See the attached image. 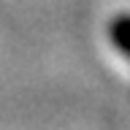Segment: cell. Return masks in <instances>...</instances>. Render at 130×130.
Masks as SVG:
<instances>
[{
  "label": "cell",
  "mask_w": 130,
  "mask_h": 130,
  "mask_svg": "<svg viewBox=\"0 0 130 130\" xmlns=\"http://www.w3.org/2000/svg\"><path fill=\"white\" fill-rule=\"evenodd\" d=\"M111 38L122 54L130 60V14H119L111 22Z\"/></svg>",
  "instance_id": "6da1fadb"
}]
</instances>
